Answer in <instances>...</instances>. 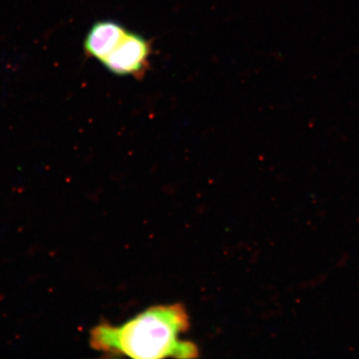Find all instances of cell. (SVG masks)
<instances>
[{"mask_svg": "<svg viewBox=\"0 0 359 359\" xmlns=\"http://www.w3.org/2000/svg\"><path fill=\"white\" fill-rule=\"evenodd\" d=\"M190 328V316L182 304L151 306L120 325H97L90 332L96 351L136 359L198 358L199 347L182 340Z\"/></svg>", "mask_w": 359, "mask_h": 359, "instance_id": "obj_1", "label": "cell"}, {"mask_svg": "<svg viewBox=\"0 0 359 359\" xmlns=\"http://www.w3.org/2000/svg\"><path fill=\"white\" fill-rule=\"evenodd\" d=\"M151 51L152 47L149 40L138 33L127 32L101 63L113 74L140 79L150 67Z\"/></svg>", "mask_w": 359, "mask_h": 359, "instance_id": "obj_2", "label": "cell"}, {"mask_svg": "<svg viewBox=\"0 0 359 359\" xmlns=\"http://www.w3.org/2000/svg\"><path fill=\"white\" fill-rule=\"evenodd\" d=\"M128 30L113 20L98 21L90 28L84 40V51L88 57L102 62L119 44Z\"/></svg>", "mask_w": 359, "mask_h": 359, "instance_id": "obj_3", "label": "cell"}]
</instances>
